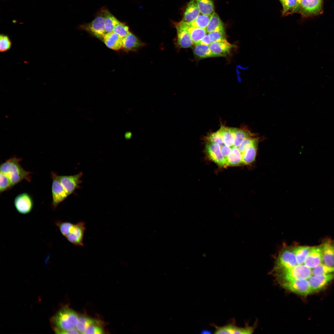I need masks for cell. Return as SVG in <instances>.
<instances>
[{
    "label": "cell",
    "instance_id": "1",
    "mask_svg": "<svg viewBox=\"0 0 334 334\" xmlns=\"http://www.w3.org/2000/svg\"><path fill=\"white\" fill-rule=\"evenodd\" d=\"M55 224L67 240L73 245L79 246L84 245L83 238L86 230V224L80 221L74 224L68 221L57 220Z\"/></svg>",
    "mask_w": 334,
    "mask_h": 334
},
{
    "label": "cell",
    "instance_id": "15",
    "mask_svg": "<svg viewBox=\"0 0 334 334\" xmlns=\"http://www.w3.org/2000/svg\"><path fill=\"white\" fill-rule=\"evenodd\" d=\"M85 29L100 39H103L106 33L105 30L104 16H99L92 22L84 26Z\"/></svg>",
    "mask_w": 334,
    "mask_h": 334
},
{
    "label": "cell",
    "instance_id": "10",
    "mask_svg": "<svg viewBox=\"0 0 334 334\" xmlns=\"http://www.w3.org/2000/svg\"><path fill=\"white\" fill-rule=\"evenodd\" d=\"M175 27L177 32V45L180 48H188L194 44L190 35L183 22L176 24Z\"/></svg>",
    "mask_w": 334,
    "mask_h": 334
},
{
    "label": "cell",
    "instance_id": "35",
    "mask_svg": "<svg viewBox=\"0 0 334 334\" xmlns=\"http://www.w3.org/2000/svg\"><path fill=\"white\" fill-rule=\"evenodd\" d=\"M11 181L4 173H0V192L1 193L12 187Z\"/></svg>",
    "mask_w": 334,
    "mask_h": 334
},
{
    "label": "cell",
    "instance_id": "36",
    "mask_svg": "<svg viewBox=\"0 0 334 334\" xmlns=\"http://www.w3.org/2000/svg\"><path fill=\"white\" fill-rule=\"evenodd\" d=\"M113 32L122 38L125 37L130 32L128 27L119 21L114 27Z\"/></svg>",
    "mask_w": 334,
    "mask_h": 334
},
{
    "label": "cell",
    "instance_id": "44",
    "mask_svg": "<svg viewBox=\"0 0 334 334\" xmlns=\"http://www.w3.org/2000/svg\"><path fill=\"white\" fill-rule=\"evenodd\" d=\"M57 334H79L80 333L76 328H72L61 330L59 331Z\"/></svg>",
    "mask_w": 334,
    "mask_h": 334
},
{
    "label": "cell",
    "instance_id": "31",
    "mask_svg": "<svg viewBox=\"0 0 334 334\" xmlns=\"http://www.w3.org/2000/svg\"><path fill=\"white\" fill-rule=\"evenodd\" d=\"M311 247L309 246H298L293 248L298 264H302L304 263Z\"/></svg>",
    "mask_w": 334,
    "mask_h": 334
},
{
    "label": "cell",
    "instance_id": "23",
    "mask_svg": "<svg viewBox=\"0 0 334 334\" xmlns=\"http://www.w3.org/2000/svg\"><path fill=\"white\" fill-rule=\"evenodd\" d=\"M193 47V54L196 58L202 59L213 57L209 45L199 43L194 44Z\"/></svg>",
    "mask_w": 334,
    "mask_h": 334
},
{
    "label": "cell",
    "instance_id": "39",
    "mask_svg": "<svg viewBox=\"0 0 334 334\" xmlns=\"http://www.w3.org/2000/svg\"><path fill=\"white\" fill-rule=\"evenodd\" d=\"M206 139L208 142L218 144L220 147L222 146L224 144L218 131L207 136Z\"/></svg>",
    "mask_w": 334,
    "mask_h": 334
},
{
    "label": "cell",
    "instance_id": "17",
    "mask_svg": "<svg viewBox=\"0 0 334 334\" xmlns=\"http://www.w3.org/2000/svg\"><path fill=\"white\" fill-rule=\"evenodd\" d=\"M206 149L208 156L212 161L221 166H227L226 161L221 153V148L219 144L208 142L206 146Z\"/></svg>",
    "mask_w": 334,
    "mask_h": 334
},
{
    "label": "cell",
    "instance_id": "33",
    "mask_svg": "<svg viewBox=\"0 0 334 334\" xmlns=\"http://www.w3.org/2000/svg\"><path fill=\"white\" fill-rule=\"evenodd\" d=\"M312 275H320L334 273V267L321 263L312 269Z\"/></svg>",
    "mask_w": 334,
    "mask_h": 334
},
{
    "label": "cell",
    "instance_id": "34",
    "mask_svg": "<svg viewBox=\"0 0 334 334\" xmlns=\"http://www.w3.org/2000/svg\"><path fill=\"white\" fill-rule=\"evenodd\" d=\"M281 3L283 7V12L284 14L289 11L292 12H296L300 9V4L297 0H285Z\"/></svg>",
    "mask_w": 334,
    "mask_h": 334
},
{
    "label": "cell",
    "instance_id": "40",
    "mask_svg": "<svg viewBox=\"0 0 334 334\" xmlns=\"http://www.w3.org/2000/svg\"><path fill=\"white\" fill-rule=\"evenodd\" d=\"M11 42L8 37L1 34L0 36V50L1 52L6 51L11 47Z\"/></svg>",
    "mask_w": 334,
    "mask_h": 334
},
{
    "label": "cell",
    "instance_id": "8",
    "mask_svg": "<svg viewBox=\"0 0 334 334\" xmlns=\"http://www.w3.org/2000/svg\"><path fill=\"white\" fill-rule=\"evenodd\" d=\"M297 264L293 249L287 248L280 255L277 262V267L284 270L292 268Z\"/></svg>",
    "mask_w": 334,
    "mask_h": 334
},
{
    "label": "cell",
    "instance_id": "9",
    "mask_svg": "<svg viewBox=\"0 0 334 334\" xmlns=\"http://www.w3.org/2000/svg\"><path fill=\"white\" fill-rule=\"evenodd\" d=\"M82 172L71 176H59L57 178L63 187L68 195L72 194L81 182Z\"/></svg>",
    "mask_w": 334,
    "mask_h": 334
},
{
    "label": "cell",
    "instance_id": "25",
    "mask_svg": "<svg viewBox=\"0 0 334 334\" xmlns=\"http://www.w3.org/2000/svg\"><path fill=\"white\" fill-rule=\"evenodd\" d=\"M207 33L224 30L223 23L218 15L215 12L211 16L209 23L206 28Z\"/></svg>",
    "mask_w": 334,
    "mask_h": 334
},
{
    "label": "cell",
    "instance_id": "41",
    "mask_svg": "<svg viewBox=\"0 0 334 334\" xmlns=\"http://www.w3.org/2000/svg\"><path fill=\"white\" fill-rule=\"evenodd\" d=\"M210 40L212 42L226 38L225 30H218L208 33Z\"/></svg>",
    "mask_w": 334,
    "mask_h": 334
},
{
    "label": "cell",
    "instance_id": "32",
    "mask_svg": "<svg viewBox=\"0 0 334 334\" xmlns=\"http://www.w3.org/2000/svg\"><path fill=\"white\" fill-rule=\"evenodd\" d=\"M211 16V15H205L201 14L195 20L188 23L190 26L194 27L206 28Z\"/></svg>",
    "mask_w": 334,
    "mask_h": 334
},
{
    "label": "cell",
    "instance_id": "38",
    "mask_svg": "<svg viewBox=\"0 0 334 334\" xmlns=\"http://www.w3.org/2000/svg\"><path fill=\"white\" fill-rule=\"evenodd\" d=\"M231 130L235 137L243 140L246 138L253 136L249 131L244 129L231 128Z\"/></svg>",
    "mask_w": 334,
    "mask_h": 334
},
{
    "label": "cell",
    "instance_id": "20",
    "mask_svg": "<svg viewBox=\"0 0 334 334\" xmlns=\"http://www.w3.org/2000/svg\"><path fill=\"white\" fill-rule=\"evenodd\" d=\"M134 35L130 32L122 39V49L126 51H134L143 45Z\"/></svg>",
    "mask_w": 334,
    "mask_h": 334
},
{
    "label": "cell",
    "instance_id": "30",
    "mask_svg": "<svg viewBox=\"0 0 334 334\" xmlns=\"http://www.w3.org/2000/svg\"><path fill=\"white\" fill-rule=\"evenodd\" d=\"M95 320L88 317L79 316L75 328L80 333L83 334L85 330L90 326L94 324Z\"/></svg>",
    "mask_w": 334,
    "mask_h": 334
},
{
    "label": "cell",
    "instance_id": "45",
    "mask_svg": "<svg viewBox=\"0 0 334 334\" xmlns=\"http://www.w3.org/2000/svg\"><path fill=\"white\" fill-rule=\"evenodd\" d=\"M211 43L208 34L207 33L199 43L209 45Z\"/></svg>",
    "mask_w": 334,
    "mask_h": 334
},
{
    "label": "cell",
    "instance_id": "42",
    "mask_svg": "<svg viewBox=\"0 0 334 334\" xmlns=\"http://www.w3.org/2000/svg\"><path fill=\"white\" fill-rule=\"evenodd\" d=\"M103 333L101 328L94 324L89 326L84 332L83 334H101Z\"/></svg>",
    "mask_w": 334,
    "mask_h": 334
},
{
    "label": "cell",
    "instance_id": "13",
    "mask_svg": "<svg viewBox=\"0 0 334 334\" xmlns=\"http://www.w3.org/2000/svg\"><path fill=\"white\" fill-rule=\"evenodd\" d=\"M209 46L213 57H225L229 54L233 45L225 38L212 42Z\"/></svg>",
    "mask_w": 334,
    "mask_h": 334
},
{
    "label": "cell",
    "instance_id": "28",
    "mask_svg": "<svg viewBox=\"0 0 334 334\" xmlns=\"http://www.w3.org/2000/svg\"><path fill=\"white\" fill-rule=\"evenodd\" d=\"M257 142L252 144L242 154V163L248 165L255 160L257 150Z\"/></svg>",
    "mask_w": 334,
    "mask_h": 334
},
{
    "label": "cell",
    "instance_id": "21",
    "mask_svg": "<svg viewBox=\"0 0 334 334\" xmlns=\"http://www.w3.org/2000/svg\"><path fill=\"white\" fill-rule=\"evenodd\" d=\"M200 14L196 0H191L186 8L182 21L187 23L191 22L195 20Z\"/></svg>",
    "mask_w": 334,
    "mask_h": 334
},
{
    "label": "cell",
    "instance_id": "43",
    "mask_svg": "<svg viewBox=\"0 0 334 334\" xmlns=\"http://www.w3.org/2000/svg\"><path fill=\"white\" fill-rule=\"evenodd\" d=\"M220 148L221 154L226 161L228 155L231 151V148L225 145L224 144L220 147Z\"/></svg>",
    "mask_w": 334,
    "mask_h": 334
},
{
    "label": "cell",
    "instance_id": "26",
    "mask_svg": "<svg viewBox=\"0 0 334 334\" xmlns=\"http://www.w3.org/2000/svg\"><path fill=\"white\" fill-rule=\"evenodd\" d=\"M224 144L231 148L233 146L234 137L231 128L221 126L218 131Z\"/></svg>",
    "mask_w": 334,
    "mask_h": 334
},
{
    "label": "cell",
    "instance_id": "24",
    "mask_svg": "<svg viewBox=\"0 0 334 334\" xmlns=\"http://www.w3.org/2000/svg\"><path fill=\"white\" fill-rule=\"evenodd\" d=\"M197 6L201 14L212 15L215 13L212 0H196Z\"/></svg>",
    "mask_w": 334,
    "mask_h": 334
},
{
    "label": "cell",
    "instance_id": "11",
    "mask_svg": "<svg viewBox=\"0 0 334 334\" xmlns=\"http://www.w3.org/2000/svg\"><path fill=\"white\" fill-rule=\"evenodd\" d=\"M333 280L334 273L320 275H312L308 279L313 292L323 289Z\"/></svg>",
    "mask_w": 334,
    "mask_h": 334
},
{
    "label": "cell",
    "instance_id": "47",
    "mask_svg": "<svg viewBox=\"0 0 334 334\" xmlns=\"http://www.w3.org/2000/svg\"><path fill=\"white\" fill-rule=\"evenodd\" d=\"M297 1L298 2L299 4H300V3L301 2V1L302 0H297Z\"/></svg>",
    "mask_w": 334,
    "mask_h": 334
},
{
    "label": "cell",
    "instance_id": "22",
    "mask_svg": "<svg viewBox=\"0 0 334 334\" xmlns=\"http://www.w3.org/2000/svg\"><path fill=\"white\" fill-rule=\"evenodd\" d=\"M182 21L194 44L199 43L207 34L206 29L194 27L190 26L188 23Z\"/></svg>",
    "mask_w": 334,
    "mask_h": 334
},
{
    "label": "cell",
    "instance_id": "6",
    "mask_svg": "<svg viewBox=\"0 0 334 334\" xmlns=\"http://www.w3.org/2000/svg\"><path fill=\"white\" fill-rule=\"evenodd\" d=\"M281 285L285 289L302 295H307L313 292L307 279L283 282Z\"/></svg>",
    "mask_w": 334,
    "mask_h": 334
},
{
    "label": "cell",
    "instance_id": "16",
    "mask_svg": "<svg viewBox=\"0 0 334 334\" xmlns=\"http://www.w3.org/2000/svg\"><path fill=\"white\" fill-rule=\"evenodd\" d=\"M322 3V0H302L300 9L304 15H317L321 11Z\"/></svg>",
    "mask_w": 334,
    "mask_h": 334
},
{
    "label": "cell",
    "instance_id": "18",
    "mask_svg": "<svg viewBox=\"0 0 334 334\" xmlns=\"http://www.w3.org/2000/svg\"><path fill=\"white\" fill-rule=\"evenodd\" d=\"M322 252L321 245L311 247L304 262L310 268H313L322 263Z\"/></svg>",
    "mask_w": 334,
    "mask_h": 334
},
{
    "label": "cell",
    "instance_id": "7",
    "mask_svg": "<svg viewBox=\"0 0 334 334\" xmlns=\"http://www.w3.org/2000/svg\"><path fill=\"white\" fill-rule=\"evenodd\" d=\"M14 204L19 213L25 215L32 211L33 207V202L32 198L29 194L23 193L19 194L15 197Z\"/></svg>",
    "mask_w": 334,
    "mask_h": 334
},
{
    "label": "cell",
    "instance_id": "27",
    "mask_svg": "<svg viewBox=\"0 0 334 334\" xmlns=\"http://www.w3.org/2000/svg\"><path fill=\"white\" fill-rule=\"evenodd\" d=\"M242 155L238 148L233 146L226 160L227 165H238L242 163Z\"/></svg>",
    "mask_w": 334,
    "mask_h": 334
},
{
    "label": "cell",
    "instance_id": "37",
    "mask_svg": "<svg viewBox=\"0 0 334 334\" xmlns=\"http://www.w3.org/2000/svg\"><path fill=\"white\" fill-rule=\"evenodd\" d=\"M257 138L249 137L244 139L238 147L239 152L242 154L252 144L257 142Z\"/></svg>",
    "mask_w": 334,
    "mask_h": 334
},
{
    "label": "cell",
    "instance_id": "4",
    "mask_svg": "<svg viewBox=\"0 0 334 334\" xmlns=\"http://www.w3.org/2000/svg\"><path fill=\"white\" fill-rule=\"evenodd\" d=\"M312 275V270L305 264H298L289 269L283 270L281 276L284 282L300 279H308Z\"/></svg>",
    "mask_w": 334,
    "mask_h": 334
},
{
    "label": "cell",
    "instance_id": "12",
    "mask_svg": "<svg viewBox=\"0 0 334 334\" xmlns=\"http://www.w3.org/2000/svg\"><path fill=\"white\" fill-rule=\"evenodd\" d=\"M321 246L322 263L328 266L334 267V240L327 239Z\"/></svg>",
    "mask_w": 334,
    "mask_h": 334
},
{
    "label": "cell",
    "instance_id": "19",
    "mask_svg": "<svg viewBox=\"0 0 334 334\" xmlns=\"http://www.w3.org/2000/svg\"><path fill=\"white\" fill-rule=\"evenodd\" d=\"M122 39L118 34L113 32L106 33L103 40L108 47L118 50L122 48Z\"/></svg>",
    "mask_w": 334,
    "mask_h": 334
},
{
    "label": "cell",
    "instance_id": "3",
    "mask_svg": "<svg viewBox=\"0 0 334 334\" xmlns=\"http://www.w3.org/2000/svg\"><path fill=\"white\" fill-rule=\"evenodd\" d=\"M79 315L67 307L61 309L51 319L53 329L57 333L60 331L75 328Z\"/></svg>",
    "mask_w": 334,
    "mask_h": 334
},
{
    "label": "cell",
    "instance_id": "5",
    "mask_svg": "<svg viewBox=\"0 0 334 334\" xmlns=\"http://www.w3.org/2000/svg\"><path fill=\"white\" fill-rule=\"evenodd\" d=\"M51 174L52 179V200L51 206L53 210H55L58 205L64 200L68 195L63 187L58 180L57 173L52 172Z\"/></svg>",
    "mask_w": 334,
    "mask_h": 334
},
{
    "label": "cell",
    "instance_id": "48",
    "mask_svg": "<svg viewBox=\"0 0 334 334\" xmlns=\"http://www.w3.org/2000/svg\"><path fill=\"white\" fill-rule=\"evenodd\" d=\"M280 0V2H283V1H284L285 0Z\"/></svg>",
    "mask_w": 334,
    "mask_h": 334
},
{
    "label": "cell",
    "instance_id": "14",
    "mask_svg": "<svg viewBox=\"0 0 334 334\" xmlns=\"http://www.w3.org/2000/svg\"><path fill=\"white\" fill-rule=\"evenodd\" d=\"M212 324L215 328L214 333L216 334H251L253 331V328L251 327L241 328L237 327L235 325L234 320L222 327Z\"/></svg>",
    "mask_w": 334,
    "mask_h": 334
},
{
    "label": "cell",
    "instance_id": "46",
    "mask_svg": "<svg viewBox=\"0 0 334 334\" xmlns=\"http://www.w3.org/2000/svg\"><path fill=\"white\" fill-rule=\"evenodd\" d=\"M202 332H203V333H204V334H205V333L206 334V333H208V334L210 333V332H208V331H206V330H205L204 331H203Z\"/></svg>",
    "mask_w": 334,
    "mask_h": 334
},
{
    "label": "cell",
    "instance_id": "2",
    "mask_svg": "<svg viewBox=\"0 0 334 334\" xmlns=\"http://www.w3.org/2000/svg\"><path fill=\"white\" fill-rule=\"evenodd\" d=\"M22 159L14 156L0 165V172L5 174L11 181L12 186L23 180L31 181V172L24 169L19 163Z\"/></svg>",
    "mask_w": 334,
    "mask_h": 334
},
{
    "label": "cell",
    "instance_id": "29",
    "mask_svg": "<svg viewBox=\"0 0 334 334\" xmlns=\"http://www.w3.org/2000/svg\"><path fill=\"white\" fill-rule=\"evenodd\" d=\"M104 16L106 33L113 32L114 27L119 21L107 10L104 12Z\"/></svg>",
    "mask_w": 334,
    "mask_h": 334
}]
</instances>
